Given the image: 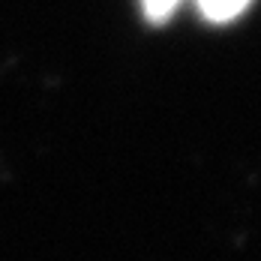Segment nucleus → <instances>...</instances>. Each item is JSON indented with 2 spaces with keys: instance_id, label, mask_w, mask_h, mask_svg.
Listing matches in <instances>:
<instances>
[{
  "instance_id": "f257e3e1",
  "label": "nucleus",
  "mask_w": 261,
  "mask_h": 261,
  "mask_svg": "<svg viewBox=\"0 0 261 261\" xmlns=\"http://www.w3.org/2000/svg\"><path fill=\"white\" fill-rule=\"evenodd\" d=\"M246 3L249 0H198L201 12L207 15L210 21H228V18H234V15H240L246 9Z\"/></svg>"
},
{
  "instance_id": "f03ea898",
  "label": "nucleus",
  "mask_w": 261,
  "mask_h": 261,
  "mask_svg": "<svg viewBox=\"0 0 261 261\" xmlns=\"http://www.w3.org/2000/svg\"><path fill=\"white\" fill-rule=\"evenodd\" d=\"M177 3H180V0H144V12H147L153 21H165Z\"/></svg>"
}]
</instances>
